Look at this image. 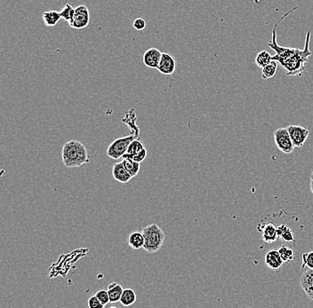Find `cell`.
Wrapping results in <instances>:
<instances>
[{"label": "cell", "mask_w": 313, "mask_h": 308, "mask_svg": "<svg viewBox=\"0 0 313 308\" xmlns=\"http://www.w3.org/2000/svg\"><path fill=\"white\" fill-rule=\"evenodd\" d=\"M62 162L66 168L80 167L90 162L87 148L80 141L72 140L62 147Z\"/></svg>", "instance_id": "6da1fadb"}, {"label": "cell", "mask_w": 313, "mask_h": 308, "mask_svg": "<svg viewBox=\"0 0 313 308\" xmlns=\"http://www.w3.org/2000/svg\"><path fill=\"white\" fill-rule=\"evenodd\" d=\"M310 40H311V32H307L305 38V48L301 50L296 48V53L291 57L280 62L283 69L287 71V76L294 77V76L302 75V73L306 70L305 63L308 62V59L312 55V52L310 51Z\"/></svg>", "instance_id": "7a4b0ae2"}, {"label": "cell", "mask_w": 313, "mask_h": 308, "mask_svg": "<svg viewBox=\"0 0 313 308\" xmlns=\"http://www.w3.org/2000/svg\"><path fill=\"white\" fill-rule=\"evenodd\" d=\"M142 234L144 236L143 249L147 252H158L163 246L166 234L156 223L149 225L142 229Z\"/></svg>", "instance_id": "3957f363"}, {"label": "cell", "mask_w": 313, "mask_h": 308, "mask_svg": "<svg viewBox=\"0 0 313 308\" xmlns=\"http://www.w3.org/2000/svg\"><path fill=\"white\" fill-rule=\"evenodd\" d=\"M296 8L292 9L289 12L283 14L281 18L278 20L277 23L275 24V26L273 28V31H272V38L271 41L269 42L268 45L269 46V48L272 49L275 51L276 54L272 56V61H276V62L280 63V62H284L285 60H287L289 57H291L293 54H295L296 53V48H292V47H285V46H280L279 44L277 43V27L278 24H279V22H281L282 20H284L285 18L287 17V15H289L290 13H293Z\"/></svg>", "instance_id": "277c9868"}, {"label": "cell", "mask_w": 313, "mask_h": 308, "mask_svg": "<svg viewBox=\"0 0 313 308\" xmlns=\"http://www.w3.org/2000/svg\"><path fill=\"white\" fill-rule=\"evenodd\" d=\"M135 139H138L137 134H131V135L116 139L108 147L107 155L110 158L115 159V160L122 158L124 154H126L130 143L133 141H134Z\"/></svg>", "instance_id": "5b68a950"}, {"label": "cell", "mask_w": 313, "mask_h": 308, "mask_svg": "<svg viewBox=\"0 0 313 308\" xmlns=\"http://www.w3.org/2000/svg\"><path fill=\"white\" fill-rule=\"evenodd\" d=\"M274 141L278 150L284 154H291L295 150L291 137L287 128H278L274 132Z\"/></svg>", "instance_id": "8992f818"}, {"label": "cell", "mask_w": 313, "mask_h": 308, "mask_svg": "<svg viewBox=\"0 0 313 308\" xmlns=\"http://www.w3.org/2000/svg\"><path fill=\"white\" fill-rule=\"evenodd\" d=\"M147 154L148 152L144 143L138 138L130 143L126 154H124L122 158H131L138 163H142L147 157Z\"/></svg>", "instance_id": "52a82bcc"}, {"label": "cell", "mask_w": 313, "mask_h": 308, "mask_svg": "<svg viewBox=\"0 0 313 308\" xmlns=\"http://www.w3.org/2000/svg\"><path fill=\"white\" fill-rule=\"evenodd\" d=\"M90 22V13L87 5L81 4L75 8L74 17L69 22V25L72 29L82 30L89 26Z\"/></svg>", "instance_id": "ba28073f"}, {"label": "cell", "mask_w": 313, "mask_h": 308, "mask_svg": "<svg viewBox=\"0 0 313 308\" xmlns=\"http://www.w3.org/2000/svg\"><path fill=\"white\" fill-rule=\"evenodd\" d=\"M287 129L295 147L301 148L305 145L310 134L309 130L307 128L301 126V125L292 124L287 126Z\"/></svg>", "instance_id": "9c48e42d"}, {"label": "cell", "mask_w": 313, "mask_h": 308, "mask_svg": "<svg viewBox=\"0 0 313 308\" xmlns=\"http://www.w3.org/2000/svg\"><path fill=\"white\" fill-rule=\"evenodd\" d=\"M177 69V62L175 58L168 53H162L158 71L163 75H173Z\"/></svg>", "instance_id": "30bf717a"}, {"label": "cell", "mask_w": 313, "mask_h": 308, "mask_svg": "<svg viewBox=\"0 0 313 308\" xmlns=\"http://www.w3.org/2000/svg\"><path fill=\"white\" fill-rule=\"evenodd\" d=\"M161 56H162V53L159 51V49L152 47V48L148 49L145 53H143L142 62L146 67L150 69L158 70Z\"/></svg>", "instance_id": "8fae6325"}, {"label": "cell", "mask_w": 313, "mask_h": 308, "mask_svg": "<svg viewBox=\"0 0 313 308\" xmlns=\"http://www.w3.org/2000/svg\"><path fill=\"white\" fill-rule=\"evenodd\" d=\"M284 260L279 254L278 251L270 250L266 253L265 258V264L270 270H278L282 267Z\"/></svg>", "instance_id": "7c38bea8"}, {"label": "cell", "mask_w": 313, "mask_h": 308, "mask_svg": "<svg viewBox=\"0 0 313 308\" xmlns=\"http://www.w3.org/2000/svg\"><path fill=\"white\" fill-rule=\"evenodd\" d=\"M112 176L119 183H128L131 181L132 176L125 167L122 161L115 163L112 167Z\"/></svg>", "instance_id": "4fadbf2b"}, {"label": "cell", "mask_w": 313, "mask_h": 308, "mask_svg": "<svg viewBox=\"0 0 313 308\" xmlns=\"http://www.w3.org/2000/svg\"><path fill=\"white\" fill-rule=\"evenodd\" d=\"M300 285L308 298L313 301V269H309L303 273L300 278Z\"/></svg>", "instance_id": "5bb4252c"}, {"label": "cell", "mask_w": 313, "mask_h": 308, "mask_svg": "<svg viewBox=\"0 0 313 308\" xmlns=\"http://www.w3.org/2000/svg\"><path fill=\"white\" fill-rule=\"evenodd\" d=\"M262 237L267 243L276 242L278 238V229L272 223L265 225L262 231Z\"/></svg>", "instance_id": "9a60e30c"}, {"label": "cell", "mask_w": 313, "mask_h": 308, "mask_svg": "<svg viewBox=\"0 0 313 308\" xmlns=\"http://www.w3.org/2000/svg\"><path fill=\"white\" fill-rule=\"evenodd\" d=\"M108 293L110 296V303H117L119 302L121 295L123 293V287L121 286L118 282H111L108 286Z\"/></svg>", "instance_id": "2e32d148"}, {"label": "cell", "mask_w": 313, "mask_h": 308, "mask_svg": "<svg viewBox=\"0 0 313 308\" xmlns=\"http://www.w3.org/2000/svg\"><path fill=\"white\" fill-rule=\"evenodd\" d=\"M42 18H43L45 25L47 27H53L57 25L62 19L60 12L54 11V10H50V11L45 12L43 13Z\"/></svg>", "instance_id": "e0dca14e"}, {"label": "cell", "mask_w": 313, "mask_h": 308, "mask_svg": "<svg viewBox=\"0 0 313 308\" xmlns=\"http://www.w3.org/2000/svg\"><path fill=\"white\" fill-rule=\"evenodd\" d=\"M128 245L134 250H140L144 245V236L142 232H134L128 239Z\"/></svg>", "instance_id": "ac0fdd59"}, {"label": "cell", "mask_w": 313, "mask_h": 308, "mask_svg": "<svg viewBox=\"0 0 313 308\" xmlns=\"http://www.w3.org/2000/svg\"><path fill=\"white\" fill-rule=\"evenodd\" d=\"M136 301V293L135 291L128 288V289H124L123 293L121 295L119 303L123 305L124 307H130L133 304H134Z\"/></svg>", "instance_id": "d6986e66"}, {"label": "cell", "mask_w": 313, "mask_h": 308, "mask_svg": "<svg viewBox=\"0 0 313 308\" xmlns=\"http://www.w3.org/2000/svg\"><path fill=\"white\" fill-rule=\"evenodd\" d=\"M277 229H278V238H280L281 240L287 242H293L295 241L294 232L287 226L281 224L278 226Z\"/></svg>", "instance_id": "ffe728a7"}, {"label": "cell", "mask_w": 313, "mask_h": 308, "mask_svg": "<svg viewBox=\"0 0 313 308\" xmlns=\"http://www.w3.org/2000/svg\"><path fill=\"white\" fill-rule=\"evenodd\" d=\"M122 163L132 178L137 176L141 169V163H138L131 158H122Z\"/></svg>", "instance_id": "44dd1931"}, {"label": "cell", "mask_w": 313, "mask_h": 308, "mask_svg": "<svg viewBox=\"0 0 313 308\" xmlns=\"http://www.w3.org/2000/svg\"><path fill=\"white\" fill-rule=\"evenodd\" d=\"M278 69V62L276 61H271L268 65L263 68L262 71V77L264 79H269L276 74V71Z\"/></svg>", "instance_id": "7402d4cb"}, {"label": "cell", "mask_w": 313, "mask_h": 308, "mask_svg": "<svg viewBox=\"0 0 313 308\" xmlns=\"http://www.w3.org/2000/svg\"><path fill=\"white\" fill-rule=\"evenodd\" d=\"M271 61H272V56L267 51H262L257 54L256 58V65L262 69L266 65H268Z\"/></svg>", "instance_id": "603a6c76"}, {"label": "cell", "mask_w": 313, "mask_h": 308, "mask_svg": "<svg viewBox=\"0 0 313 308\" xmlns=\"http://www.w3.org/2000/svg\"><path fill=\"white\" fill-rule=\"evenodd\" d=\"M279 254L281 256L282 260H284V262H290L295 260L296 255H295V251H293L292 249H290L289 247L286 246V245H282L278 250Z\"/></svg>", "instance_id": "cb8c5ba5"}, {"label": "cell", "mask_w": 313, "mask_h": 308, "mask_svg": "<svg viewBox=\"0 0 313 308\" xmlns=\"http://www.w3.org/2000/svg\"><path fill=\"white\" fill-rule=\"evenodd\" d=\"M60 14H61L62 19H63L64 21H66V22H70L74 17L75 8L71 4L67 3L66 5L60 12Z\"/></svg>", "instance_id": "d4e9b609"}, {"label": "cell", "mask_w": 313, "mask_h": 308, "mask_svg": "<svg viewBox=\"0 0 313 308\" xmlns=\"http://www.w3.org/2000/svg\"><path fill=\"white\" fill-rule=\"evenodd\" d=\"M305 268L313 269V251L305 252V253L303 254L302 269H305Z\"/></svg>", "instance_id": "484cf974"}, {"label": "cell", "mask_w": 313, "mask_h": 308, "mask_svg": "<svg viewBox=\"0 0 313 308\" xmlns=\"http://www.w3.org/2000/svg\"><path fill=\"white\" fill-rule=\"evenodd\" d=\"M95 296L97 297L98 300H100V302L102 303L104 307H106L107 305L110 303V296L108 293V291L106 290H100L95 293Z\"/></svg>", "instance_id": "4316f807"}, {"label": "cell", "mask_w": 313, "mask_h": 308, "mask_svg": "<svg viewBox=\"0 0 313 308\" xmlns=\"http://www.w3.org/2000/svg\"><path fill=\"white\" fill-rule=\"evenodd\" d=\"M133 26L136 31H142L145 30L147 23H146V21L143 18H137L134 21Z\"/></svg>", "instance_id": "83f0119b"}, {"label": "cell", "mask_w": 313, "mask_h": 308, "mask_svg": "<svg viewBox=\"0 0 313 308\" xmlns=\"http://www.w3.org/2000/svg\"><path fill=\"white\" fill-rule=\"evenodd\" d=\"M89 308H105L103 305L100 302V300H98L96 296H92L89 300Z\"/></svg>", "instance_id": "f1b7e54d"}, {"label": "cell", "mask_w": 313, "mask_h": 308, "mask_svg": "<svg viewBox=\"0 0 313 308\" xmlns=\"http://www.w3.org/2000/svg\"><path fill=\"white\" fill-rule=\"evenodd\" d=\"M310 185H311V190H312V192H313V182L311 181V184H310Z\"/></svg>", "instance_id": "f546056e"}, {"label": "cell", "mask_w": 313, "mask_h": 308, "mask_svg": "<svg viewBox=\"0 0 313 308\" xmlns=\"http://www.w3.org/2000/svg\"><path fill=\"white\" fill-rule=\"evenodd\" d=\"M311 181L313 182V172H312V174H311Z\"/></svg>", "instance_id": "4dcf8cb0"}]
</instances>
